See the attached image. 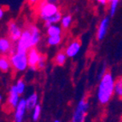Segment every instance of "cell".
<instances>
[{"label":"cell","instance_id":"1","mask_svg":"<svg viewBox=\"0 0 122 122\" xmlns=\"http://www.w3.org/2000/svg\"><path fill=\"white\" fill-rule=\"evenodd\" d=\"M114 95V79L111 72L107 70L100 79L97 86V97L102 105H106L110 102Z\"/></svg>","mask_w":122,"mask_h":122},{"label":"cell","instance_id":"2","mask_svg":"<svg viewBox=\"0 0 122 122\" xmlns=\"http://www.w3.org/2000/svg\"><path fill=\"white\" fill-rule=\"evenodd\" d=\"M33 38H32V33L29 25L25 27L22 31L21 36L20 37L19 40L15 43V51L21 53H27V51L32 48H34Z\"/></svg>","mask_w":122,"mask_h":122},{"label":"cell","instance_id":"3","mask_svg":"<svg viewBox=\"0 0 122 122\" xmlns=\"http://www.w3.org/2000/svg\"><path fill=\"white\" fill-rule=\"evenodd\" d=\"M36 7L39 17L43 21H45L50 17H51L52 15H54L55 14H56V13H58L60 11L58 4H49V3L46 2V0L40 1L36 5Z\"/></svg>","mask_w":122,"mask_h":122},{"label":"cell","instance_id":"4","mask_svg":"<svg viewBox=\"0 0 122 122\" xmlns=\"http://www.w3.org/2000/svg\"><path fill=\"white\" fill-rule=\"evenodd\" d=\"M90 103L86 97H82L76 105L70 122H85L89 110Z\"/></svg>","mask_w":122,"mask_h":122},{"label":"cell","instance_id":"5","mask_svg":"<svg viewBox=\"0 0 122 122\" xmlns=\"http://www.w3.org/2000/svg\"><path fill=\"white\" fill-rule=\"evenodd\" d=\"M10 60L11 66L16 72H24L27 69L28 61H27V53H21L17 51H13L10 55Z\"/></svg>","mask_w":122,"mask_h":122},{"label":"cell","instance_id":"6","mask_svg":"<svg viewBox=\"0 0 122 122\" xmlns=\"http://www.w3.org/2000/svg\"><path fill=\"white\" fill-rule=\"evenodd\" d=\"M23 29L15 20H10L8 23V37L13 43L15 44L21 36Z\"/></svg>","mask_w":122,"mask_h":122},{"label":"cell","instance_id":"7","mask_svg":"<svg viewBox=\"0 0 122 122\" xmlns=\"http://www.w3.org/2000/svg\"><path fill=\"white\" fill-rule=\"evenodd\" d=\"M26 110H27V108H26V99L20 98V102H18L16 107L15 108L14 122H23Z\"/></svg>","mask_w":122,"mask_h":122},{"label":"cell","instance_id":"8","mask_svg":"<svg viewBox=\"0 0 122 122\" xmlns=\"http://www.w3.org/2000/svg\"><path fill=\"white\" fill-rule=\"evenodd\" d=\"M15 51L14 43L9 37H0V55L10 56Z\"/></svg>","mask_w":122,"mask_h":122},{"label":"cell","instance_id":"9","mask_svg":"<svg viewBox=\"0 0 122 122\" xmlns=\"http://www.w3.org/2000/svg\"><path fill=\"white\" fill-rule=\"evenodd\" d=\"M110 24V16H105L100 20L97 30V39L102 41L107 35Z\"/></svg>","mask_w":122,"mask_h":122},{"label":"cell","instance_id":"10","mask_svg":"<svg viewBox=\"0 0 122 122\" xmlns=\"http://www.w3.org/2000/svg\"><path fill=\"white\" fill-rule=\"evenodd\" d=\"M41 53L36 49V47L32 48L27 51V61H28V67L32 71H36L37 65L40 58Z\"/></svg>","mask_w":122,"mask_h":122},{"label":"cell","instance_id":"11","mask_svg":"<svg viewBox=\"0 0 122 122\" xmlns=\"http://www.w3.org/2000/svg\"><path fill=\"white\" fill-rule=\"evenodd\" d=\"M20 95L17 92V90L15 85H12L9 89V96L7 100V106L10 108H15L17 106L18 102H20Z\"/></svg>","mask_w":122,"mask_h":122},{"label":"cell","instance_id":"12","mask_svg":"<svg viewBox=\"0 0 122 122\" xmlns=\"http://www.w3.org/2000/svg\"><path fill=\"white\" fill-rule=\"evenodd\" d=\"M80 49H81V43H80V41L78 40V39H74V40H73L67 45V46L66 47L64 51H65L67 57L73 58V57H75L79 53Z\"/></svg>","mask_w":122,"mask_h":122},{"label":"cell","instance_id":"13","mask_svg":"<svg viewBox=\"0 0 122 122\" xmlns=\"http://www.w3.org/2000/svg\"><path fill=\"white\" fill-rule=\"evenodd\" d=\"M26 108L28 111H32L39 104V95L36 92H33L26 98Z\"/></svg>","mask_w":122,"mask_h":122},{"label":"cell","instance_id":"14","mask_svg":"<svg viewBox=\"0 0 122 122\" xmlns=\"http://www.w3.org/2000/svg\"><path fill=\"white\" fill-rule=\"evenodd\" d=\"M11 62H10L9 56L0 55V71L3 73H8L11 69Z\"/></svg>","mask_w":122,"mask_h":122},{"label":"cell","instance_id":"15","mask_svg":"<svg viewBox=\"0 0 122 122\" xmlns=\"http://www.w3.org/2000/svg\"><path fill=\"white\" fill-rule=\"evenodd\" d=\"M31 29V33H32V38H33V45L36 47L37 45L40 43L42 34H41L40 29L36 26V25H29Z\"/></svg>","mask_w":122,"mask_h":122},{"label":"cell","instance_id":"16","mask_svg":"<svg viewBox=\"0 0 122 122\" xmlns=\"http://www.w3.org/2000/svg\"><path fill=\"white\" fill-rule=\"evenodd\" d=\"M62 27L58 24H53L46 28V34L48 36H56L62 34Z\"/></svg>","mask_w":122,"mask_h":122},{"label":"cell","instance_id":"17","mask_svg":"<svg viewBox=\"0 0 122 122\" xmlns=\"http://www.w3.org/2000/svg\"><path fill=\"white\" fill-rule=\"evenodd\" d=\"M61 17H62V15H61V11H59L58 13H56V14H55L51 17H50L48 20L44 21V26H45V28H47V27L50 26L51 25L58 24V23H60Z\"/></svg>","mask_w":122,"mask_h":122},{"label":"cell","instance_id":"18","mask_svg":"<svg viewBox=\"0 0 122 122\" xmlns=\"http://www.w3.org/2000/svg\"><path fill=\"white\" fill-rule=\"evenodd\" d=\"M114 95L120 100H122V76L114 80Z\"/></svg>","mask_w":122,"mask_h":122},{"label":"cell","instance_id":"19","mask_svg":"<svg viewBox=\"0 0 122 122\" xmlns=\"http://www.w3.org/2000/svg\"><path fill=\"white\" fill-rule=\"evenodd\" d=\"M67 55H66L65 51H59L56 55L55 56L54 58V63L56 66H63L66 63L67 61Z\"/></svg>","mask_w":122,"mask_h":122},{"label":"cell","instance_id":"20","mask_svg":"<svg viewBox=\"0 0 122 122\" xmlns=\"http://www.w3.org/2000/svg\"><path fill=\"white\" fill-rule=\"evenodd\" d=\"M60 23H61V26L62 27V29L67 30L71 26L72 23H73V17L71 15H64L61 17Z\"/></svg>","mask_w":122,"mask_h":122},{"label":"cell","instance_id":"21","mask_svg":"<svg viewBox=\"0 0 122 122\" xmlns=\"http://www.w3.org/2000/svg\"><path fill=\"white\" fill-rule=\"evenodd\" d=\"M62 41V35H56V36H48L46 39V43L49 46H57Z\"/></svg>","mask_w":122,"mask_h":122},{"label":"cell","instance_id":"22","mask_svg":"<svg viewBox=\"0 0 122 122\" xmlns=\"http://www.w3.org/2000/svg\"><path fill=\"white\" fill-rule=\"evenodd\" d=\"M120 0H110L109 2V9H108V13L109 16L113 17L116 14V11L118 10Z\"/></svg>","mask_w":122,"mask_h":122},{"label":"cell","instance_id":"23","mask_svg":"<svg viewBox=\"0 0 122 122\" xmlns=\"http://www.w3.org/2000/svg\"><path fill=\"white\" fill-rule=\"evenodd\" d=\"M15 88L17 90V92L19 93L20 96L23 95L26 91V82L23 80L22 79H19L15 84Z\"/></svg>","mask_w":122,"mask_h":122},{"label":"cell","instance_id":"24","mask_svg":"<svg viewBox=\"0 0 122 122\" xmlns=\"http://www.w3.org/2000/svg\"><path fill=\"white\" fill-rule=\"evenodd\" d=\"M41 112H42V108H41L40 104H38V105L32 110V119H33V121H38L40 118Z\"/></svg>","mask_w":122,"mask_h":122},{"label":"cell","instance_id":"25","mask_svg":"<svg viewBox=\"0 0 122 122\" xmlns=\"http://www.w3.org/2000/svg\"><path fill=\"white\" fill-rule=\"evenodd\" d=\"M46 56L45 55H43V54H41L40 56V58H39V61L38 62V65H37V69H39V70H42L44 69L46 66Z\"/></svg>","mask_w":122,"mask_h":122},{"label":"cell","instance_id":"26","mask_svg":"<svg viewBox=\"0 0 122 122\" xmlns=\"http://www.w3.org/2000/svg\"><path fill=\"white\" fill-rule=\"evenodd\" d=\"M40 1H42V0H27V2L31 6H36Z\"/></svg>","mask_w":122,"mask_h":122},{"label":"cell","instance_id":"27","mask_svg":"<svg viewBox=\"0 0 122 122\" xmlns=\"http://www.w3.org/2000/svg\"><path fill=\"white\" fill-rule=\"evenodd\" d=\"M96 1L99 4H102V5H106L108 3L110 2V0H96Z\"/></svg>","mask_w":122,"mask_h":122},{"label":"cell","instance_id":"28","mask_svg":"<svg viewBox=\"0 0 122 122\" xmlns=\"http://www.w3.org/2000/svg\"><path fill=\"white\" fill-rule=\"evenodd\" d=\"M4 13H5L4 10L2 8V7L0 6V20H1L3 18H4Z\"/></svg>","mask_w":122,"mask_h":122},{"label":"cell","instance_id":"29","mask_svg":"<svg viewBox=\"0 0 122 122\" xmlns=\"http://www.w3.org/2000/svg\"><path fill=\"white\" fill-rule=\"evenodd\" d=\"M47 3L49 4H58L60 2V0H46Z\"/></svg>","mask_w":122,"mask_h":122},{"label":"cell","instance_id":"30","mask_svg":"<svg viewBox=\"0 0 122 122\" xmlns=\"http://www.w3.org/2000/svg\"><path fill=\"white\" fill-rule=\"evenodd\" d=\"M2 101H3V96L1 95V94H0V103L2 102Z\"/></svg>","mask_w":122,"mask_h":122},{"label":"cell","instance_id":"31","mask_svg":"<svg viewBox=\"0 0 122 122\" xmlns=\"http://www.w3.org/2000/svg\"><path fill=\"white\" fill-rule=\"evenodd\" d=\"M53 122H61V121H60L59 120H54V121H53Z\"/></svg>","mask_w":122,"mask_h":122},{"label":"cell","instance_id":"32","mask_svg":"<svg viewBox=\"0 0 122 122\" xmlns=\"http://www.w3.org/2000/svg\"><path fill=\"white\" fill-rule=\"evenodd\" d=\"M120 122H122V117H121V119H120Z\"/></svg>","mask_w":122,"mask_h":122}]
</instances>
